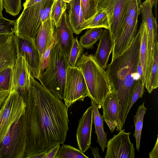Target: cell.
<instances>
[{"mask_svg":"<svg viewBox=\"0 0 158 158\" xmlns=\"http://www.w3.org/2000/svg\"><path fill=\"white\" fill-rule=\"evenodd\" d=\"M22 96L27 145L25 158L63 144L69 130L68 108L29 74L27 90Z\"/></svg>","mask_w":158,"mask_h":158,"instance_id":"cell-1","label":"cell"},{"mask_svg":"<svg viewBox=\"0 0 158 158\" xmlns=\"http://www.w3.org/2000/svg\"><path fill=\"white\" fill-rule=\"evenodd\" d=\"M142 29V22L128 47L111 60L106 71L111 90L115 92L119 100L120 119L123 126L129 113L132 95L139 81L141 80L137 73V67Z\"/></svg>","mask_w":158,"mask_h":158,"instance_id":"cell-2","label":"cell"},{"mask_svg":"<svg viewBox=\"0 0 158 158\" xmlns=\"http://www.w3.org/2000/svg\"><path fill=\"white\" fill-rule=\"evenodd\" d=\"M76 66L81 71L89 93V97L100 108L107 96L112 91L107 73L93 55L87 52L77 60Z\"/></svg>","mask_w":158,"mask_h":158,"instance_id":"cell-3","label":"cell"},{"mask_svg":"<svg viewBox=\"0 0 158 158\" xmlns=\"http://www.w3.org/2000/svg\"><path fill=\"white\" fill-rule=\"evenodd\" d=\"M68 59L57 43L53 46L48 64L39 80L40 84L59 99H64Z\"/></svg>","mask_w":158,"mask_h":158,"instance_id":"cell-4","label":"cell"},{"mask_svg":"<svg viewBox=\"0 0 158 158\" xmlns=\"http://www.w3.org/2000/svg\"><path fill=\"white\" fill-rule=\"evenodd\" d=\"M27 145L24 113L12 124L0 143V158H25Z\"/></svg>","mask_w":158,"mask_h":158,"instance_id":"cell-5","label":"cell"},{"mask_svg":"<svg viewBox=\"0 0 158 158\" xmlns=\"http://www.w3.org/2000/svg\"><path fill=\"white\" fill-rule=\"evenodd\" d=\"M48 0H43L34 5L23 9L16 20L15 35L34 41L42 24L41 19Z\"/></svg>","mask_w":158,"mask_h":158,"instance_id":"cell-6","label":"cell"},{"mask_svg":"<svg viewBox=\"0 0 158 158\" xmlns=\"http://www.w3.org/2000/svg\"><path fill=\"white\" fill-rule=\"evenodd\" d=\"M24 99L17 92L11 91L0 108V143L12 124L25 111Z\"/></svg>","mask_w":158,"mask_h":158,"instance_id":"cell-7","label":"cell"},{"mask_svg":"<svg viewBox=\"0 0 158 158\" xmlns=\"http://www.w3.org/2000/svg\"><path fill=\"white\" fill-rule=\"evenodd\" d=\"M89 91L81 70L76 66H68L66 71L64 102L69 108L77 101L89 97Z\"/></svg>","mask_w":158,"mask_h":158,"instance_id":"cell-8","label":"cell"},{"mask_svg":"<svg viewBox=\"0 0 158 158\" xmlns=\"http://www.w3.org/2000/svg\"><path fill=\"white\" fill-rule=\"evenodd\" d=\"M129 0H100L98 2V9L103 10L106 14L108 29L113 42L117 37L120 27L125 16Z\"/></svg>","mask_w":158,"mask_h":158,"instance_id":"cell-9","label":"cell"},{"mask_svg":"<svg viewBox=\"0 0 158 158\" xmlns=\"http://www.w3.org/2000/svg\"><path fill=\"white\" fill-rule=\"evenodd\" d=\"M15 36L17 55L25 58L31 74L39 80L41 74V60L34 41L23 37Z\"/></svg>","mask_w":158,"mask_h":158,"instance_id":"cell-10","label":"cell"},{"mask_svg":"<svg viewBox=\"0 0 158 158\" xmlns=\"http://www.w3.org/2000/svg\"><path fill=\"white\" fill-rule=\"evenodd\" d=\"M131 133L124 129L108 141L106 158H134L135 149L129 138Z\"/></svg>","mask_w":158,"mask_h":158,"instance_id":"cell-11","label":"cell"},{"mask_svg":"<svg viewBox=\"0 0 158 158\" xmlns=\"http://www.w3.org/2000/svg\"><path fill=\"white\" fill-rule=\"evenodd\" d=\"M138 21L125 15L114 41L112 60L122 54L128 47L136 33Z\"/></svg>","mask_w":158,"mask_h":158,"instance_id":"cell-12","label":"cell"},{"mask_svg":"<svg viewBox=\"0 0 158 158\" xmlns=\"http://www.w3.org/2000/svg\"><path fill=\"white\" fill-rule=\"evenodd\" d=\"M142 5V20L145 23L147 29L148 60L151 62L154 58L155 47L158 43V25L156 18L154 17L152 12L153 4L152 1L145 0Z\"/></svg>","mask_w":158,"mask_h":158,"instance_id":"cell-13","label":"cell"},{"mask_svg":"<svg viewBox=\"0 0 158 158\" xmlns=\"http://www.w3.org/2000/svg\"><path fill=\"white\" fill-rule=\"evenodd\" d=\"M101 106L103 110L102 116L109 127L111 133L116 127V131H120L123 127L120 119V105L115 92L112 90L104 99Z\"/></svg>","mask_w":158,"mask_h":158,"instance_id":"cell-14","label":"cell"},{"mask_svg":"<svg viewBox=\"0 0 158 158\" xmlns=\"http://www.w3.org/2000/svg\"><path fill=\"white\" fill-rule=\"evenodd\" d=\"M73 33L65 11L57 25L55 26L54 36L56 43L68 60L74 38Z\"/></svg>","mask_w":158,"mask_h":158,"instance_id":"cell-15","label":"cell"},{"mask_svg":"<svg viewBox=\"0 0 158 158\" xmlns=\"http://www.w3.org/2000/svg\"><path fill=\"white\" fill-rule=\"evenodd\" d=\"M11 69V84L10 92L15 90L21 95L27 90L30 73L25 58L17 55Z\"/></svg>","mask_w":158,"mask_h":158,"instance_id":"cell-16","label":"cell"},{"mask_svg":"<svg viewBox=\"0 0 158 158\" xmlns=\"http://www.w3.org/2000/svg\"><path fill=\"white\" fill-rule=\"evenodd\" d=\"M93 121V110L91 106L87 109L80 119L77 130L78 148L83 153L90 146Z\"/></svg>","mask_w":158,"mask_h":158,"instance_id":"cell-17","label":"cell"},{"mask_svg":"<svg viewBox=\"0 0 158 158\" xmlns=\"http://www.w3.org/2000/svg\"><path fill=\"white\" fill-rule=\"evenodd\" d=\"M54 28V24L50 16L42 23L34 40L41 60L43 54L53 40Z\"/></svg>","mask_w":158,"mask_h":158,"instance_id":"cell-18","label":"cell"},{"mask_svg":"<svg viewBox=\"0 0 158 158\" xmlns=\"http://www.w3.org/2000/svg\"><path fill=\"white\" fill-rule=\"evenodd\" d=\"M99 40L97 50L94 56L98 64L105 69L107 67L108 61L114 45V42L108 29L104 28Z\"/></svg>","mask_w":158,"mask_h":158,"instance_id":"cell-19","label":"cell"},{"mask_svg":"<svg viewBox=\"0 0 158 158\" xmlns=\"http://www.w3.org/2000/svg\"><path fill=\"white\" fill-rule=\"evenodd\" d=\"M68 4L69 22L73 32L78 35L84 30L86 21L83 16L80 0H72Z\"/></svg>","mask_w":158,"mask_h":158,"instance_id":"cell-20","label":"cell"},{"mask_svg":"<svg viewBox=\"0 0 158 158\" xmlns=\"http://www.w3.org/2000/svg\"><path fill=\"white\" fill-rule=\"evenodd\" d=\"M91 100V106L93 110V120L94 124L95 131L97 139L96 142L100 146L103 152L106 147L108 140L106 133L103 128V120L98 110V105Z\"/></svg>","mask_w":158,"mask_h":158,"instance_id":"cell-21","label":"cell"},{"mask_svg":"<svg viewBox=\"0 0 158 158\" xmlns=\"http://www.w3.org/2000/svg\"><path fill=\"white\" fill-rule=\"evenodd\" d=\"M17 52L15 44L7 40L0 48V72L11 67L17 58Z\"/></svg>","mask_w":158,"mask_h":158,"instance_id":"cell-22","label":"cell"},{"mask_svg":"<svg viewBox=\"0 0 158 158\" xmlns=\"http://www.w3.org/2000/svg\"><path fill=\"white\" fill-rule=\"evenodd\" d=\"M143 23V29L140 47L139 60L141 65L143 77L142 80V84L145 87L148 80V49L147 33L146 26L145 23Z\"/></svg>","mask_w":158,"mask_h":158,"instance_id":"cell-23","label":"cell"},{"mask_svg":"<svg viewBox=\"0 0 158 158\" xmlns=\"http://www.w3.org/2000/svg\"><path fill=\"white\" fill-rule=\"evenodd\" d=\"M103 30L100 27L89 28L81 37L79 43L83 48H93L94 44L99 39Z\"/></svg>","mask_w":158,"mask_h":158,"instance_id":"cell-24","label":"cell"},{"mask_svg":"<svg viewBox=\"0 0 158 158\" xmlns=\"http://www.w3.org/2000/svg\"><path fill=\"white\" fill-rule=\"evenodd\" d=\"M147 110V109L144 106V103L143 102L141 105L139 106L136 114L134 116V122L135 125V130L133 136L135 139L136 149L138 151L139 148L143 118Z\"/></svg>","mask_w":158,"mask_h":158,"instance_id":"cell-25","label":"cell"},{"mask_svg":"<svg viewBox=\"0 0 158 158\" xmlns=\"http://www.w3.org/2000/svg\"><path fill=\"white\" fill-rule=\"evenodd\" d=\"M158 87V43L155 47L154 56L151 73L145 87L150 94Z\"/></svg>","mask_w":158,"mask_h":158,"instance_id":"cell-26","label":"cell"},{"mask_svg":"<svg viewBox=\"0 0 158 158\" xmlns=\"http://www.w3.org/2000/svg\"><path fill=\"white\" fill-rule=\"evenodd\" d=\"M96 27L109 29L106 14L104 10L101 9H98L95 15L86 21L83 29Z\"/></svg>","mask_w":158,"mask_h":158,"instance_id":"cell-27","label":"cell"},{"mask_svg":"<svg viewBox=\"0 0 158 158\" xmlns=\"http://www.w3.org/2000/svg\"><path fill=\"white\" fill-rule=\"evenodd\" d=\"M79 149L71 145L63 144L59 148L55 158H89Z\"/></svg>","mask_w":158,"mask_h":158,"instance_id":"cell-28","label":"cell"},{"mask_svg":"<svg viewBox=\"0 0 158 158\" xmlns=\"http://www.w3.org/2000/svg\"><path fill=\"white\" fill-rule=\"evenodd\" d=\"M98 3L97 0H80L81 7L86 21L93 17L97 12Z\"/></svg>","mask_w":158,"mask_h":158,"instance_id":"cell-29","label":"cell"},{"mask_svg":"<svg viewBox=\"0 0 158 158\" xmlns=\"http://www.w3.org/2000/svg\"><path fill=\"white\" fill-rule=\"evenodd\" d=\"M84 49L78 40L77 37L74 38L68 60V66L75 67L80 57L82 55Z\"/></svg>","mask_w":158,"mask_h":158,"instance_id":"cell-30","label":"cell"},{"mask_svg":"<svg viewBox=\"0 0 158 158\" xmlns=\"http://www.w3.org/2000/svg\"><path fill=\"white\" fill-rule=\"evenodd\" d=\"M67 5L66 3L63 0H54L53 5L51 17L55 26L57 25L63 13L66 11Z\"/></svg>","mask_w":158,"mask_h":158,"instance_id":"cell-31","label":"cell"},{"mask_svg":"<svg viewBox=\"0 0 158 158\" xmlns=\"http://www.w3.org/2000/svg\"><path fill=\"white\" fill-rule=\"evenodd\" d=\"M142 3L141 0H129L127 6L125 15L138 21L142 10Z\"/></svg>","mask_w":158,"mask_h":158,"instance_id":"cell-32","label":"cell"},{"mask_svg":"<svg viewBox=\"0 0 158 158\" xmlns=\"http://www.w3.org/2000/svg\"><path fill=\"white\" fill-rule=\"evenodd\" d=\"M17 27L16 20H12L0 16V35L15 33Z\"/></svg>","mask_w":158,"mask_h":158,"instance_id":"cell-33","label":"cell"},{"mask_svg":"<svg viewBox=\"0 0 158 158\" xmlns=\"http://www.w3.org/2000/svg\"><path fill=\"white\" fill-rule=\"evenodd\" d=\"M11 67L0 72V89L10 92L11 84Z\"/></svg>","mask_w":158,"mask_h":158,"instance_id":"cell-34","label":"cell"},{"mask_svg":"<svg viewBox=\"0 0 158 158\" xmlns=\"http://www.w3.org/2000/svg\"><path fill=\"white\" fill-rule=\"evenodd\" d=\"M3 8L7 13L16 16L22 10L21 0H3Z\"/></svg>","mask_w":158,"mask_h":158,"instance_id":"cell-35","label":"cell"},{"mask_svg":"<svg viewBox=\"0 0 158 158\" xmlns=\"http://www.w3.org/2000/svg\"><path fill=\"white\" fill-rule=\"evenodd\" d=\"M144 86L142 84L141 80H139L134 91L131 99L128 108V113L134 104L139 98H141L145 91Z\"/></svg>","mask_w":158,"mask_h":158,"instance_id":"cell-36","label":"cell"},{"mask_svg":"<svg viewBox=\"0 0 158 158\" xmlns=\"http://www.w3.org/2000/svg\"><path fill=\"white\" fill-rule=\"evenodd\" d=\"M56 42V40L54 36L53 40L51 45L46 50L42 55L41 60L42 63L41 73L44 71L48 64L51 49L54 44Z\"/></svg>","mask_w":158,"mask_h":158,"instance_id":"cell-37","label":"cell"},{"mask_svg":"<svg viewBox=\"0 0 158 158\" xmlns=\"http://www.w3.org/2000/svg\"><path fill=\"white\" fill-rule=\"evenodd\" d=\"M54 1V0H48L43 13L41 19L42 23L50 17Z\"/></svg>","mask_w":158,"mask_h":158,"instance_id":"cell-38","label":"cell"},{"mask_svg":"<svg viewBox=\"0 0 158 158\" xmlns=\"http://www.w3.org/2000/svg\"><path fill=\"white\" fill-rule=\"evenodd\" d=\"M60 144L56 145L50 148L48 150L45 158H55Z\"/></svg>","mask_w":158,"mask_h":158,"instance_id":"cell-39","label":"cell"},{"mask_svg":"<svg viewBox=\"0 0 158 158\" xmlns=\"http://www.w3.org/2000/svg\"><path fill=\"white\" fill-rule=\"evenodd\" d=\"M149 158H158V136L157 135V139L154 146L149 153Z\"/></svg>","mask_w":158,"mask_h":158,"instance_id":"cell-40","label":"cell"},{"mask_svg":"<svg viewBox=\"0 0 158 158\" xmlns=\"http://www.w3.org/2000/svg\"><path fill=\"white\" fill-rule=\"evenodd\" d=\"M8 91L0 89V108L9 95Z\"/></svg>","mask_w":158,"mask_h":158,"instance_id":"cell-41","label":"cell"},{"mask_svg":"<svg viewBox=\"0 0 158 158\" xmlns=\"http://www.w3.org/2000/svg\"><path fill=\"white\" fill-rule=\"evenodd\" d=\"M43 0H25L23 4L24 8L33 6Z\"/></svg>","mask_w":158,"mask_h":158,"instance_id":"cell-42","label":"cell"},{"mask_svg":"<svg viewBox=\"0 0 158 158\" xmlns=\"http://www.w3.org/2000/svg\"><path fill=\"white\" fill-rule=\"evenodd\" d=\"M48 150L40 152L31 156L29 158H45Z\"/></svg>","mask_w":158,"mask_h":158,"instance_id":"cell-43","label":"cell"},{"mask_svg":"<svg viewBox=\"0 0 158 158\" xmlns=\"http://www.w3.org/2000/svg\"><path fill=\"white\" fill-rule=\"evenodd\" d=\"M10 35L8 34L0 35V48L6 41Z\"/></svg>","mask_w":158,"mask_h":158,"instance_id":"cell-44","label":"cell"},{"mask_svg":"<svg viewBox=\"0 0 158 158\" xmlns=\"http://www.w3.org/2000/svg\"><path fill=\"white\" fill-rule=\"evenodd\" d=\"M94 157L95 158H101V157L100 156L99 154V149L97 147L95 148L94 147L92 148L90 146L89 147Z\"/></svg>","mask_w":158,"mask_h":158,"instance_id":"cell-45","label":"cell"},{"mask_svg":"<svg viewBox=\"0 0 158 158\" xmlns=\"http://www.w3.org/2000/svg\"><path fill=\"white\" fill-rule=\"evenodd\" d=\"M137 73L142 81L143 77L142 69L139 59L137 67Z\"/></svg>","mask_w":158,"mask_h":158,"instance_id":"cell-46","label":"cell"},{"mask_svg":"<svg viewBox=\"0 0 158 158\" xmlns=\"http://www.w3.org/2000/svg\"><path fill=\"white\" fill-rule=\"evenodd\" d=\"M3 8V0H0V16H3L2 12Z\"/></svg>","mask_w":158,"mask_h":158,"instance_id":"cell-47","label":"cell"},{"mask_svg":"<svg viewBox=\"0 0 158 158\" xmlns=\"http://www.w3.org/2000/svg\"><path fill=\"white\" fill-rule=\"evenodd\" d=\"M152 2L153 5L154 6L155 10V13L156 15V18L157 16V4L158 0H151Z\"/></svg>","mask_w":158,"mask_h":158,"instance_id":"cell-48","label":"cell"},{"mask_svg":"<svg viewBox=\"0 0 158 158\" xmlns=\"http://www.w3.org/2000/svg\"><path fill=\"white\" fill-rule=\"evenodd\" d=\"M64 2H65L66 3H70L72 0H63Z\"/></svg>","mask_w":158,"mask_h":158,"instance_id":"cell-49","label":"cell"},{"mask_svg":"<svg viewBox=\"0 0 158 158\" xmlns=\"http://www.w3.org/2000/svg\"><path fill=\"white\" fill-rule=\"evenodd\" d=\"M100 0H98V2L99 1H100Z\"/></svg>","mask_w":158,"mask_h":158,"instance_id":"cell-50","label":"cell"},{"mask_svg":"<svg viewBox=\"0 0 158 158\" xmlns=\"http://www.w3.org/2000/svg\"></svg>","mask_w":158,"mask_h":158,"instance_id":"cell-51","label":"cell"}]
</instances>
